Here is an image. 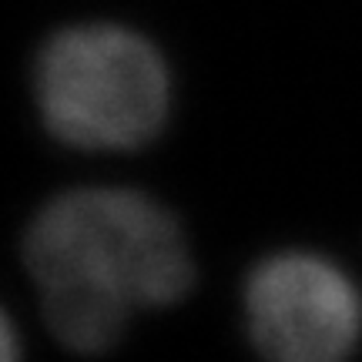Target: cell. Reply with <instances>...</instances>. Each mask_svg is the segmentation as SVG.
Masks as SVG:
<instances>
[{"instance_id": "cell-2", "label": "cell", "mask_w": 362, "mask_h": 362, "mask_svg": "<svg viewBox=\"0 0 362 362\" xmlns=\"http://www.w3.org/2000/svg\"><path fill=\"white\" fill-rule=\"evenodd\" d=\"M30 84L40 124L78 151H138L161 134L171 111L161 51L107 21L51 34L34 57Z\"/></svg>"}, {"instance_id": "cell-1", "label": "cell", "mask_w": 362, "mask_h": 362, "mask_svg": "<svg viewBox=\"0 0 362 362\" xmlns=\"http://www.w3.org/2000/svg\"><path fill=\"white\" fill-rule=\"evenodd\" d=\"M24 265L40 315L78 356H101L131 319L192 292L188 235L168 205L138 188H71L54 194L24 232Z\"/></svg>"}, {"instance_id": "cell-4", "label": "cell", "mask_w": 362, "mask_h": 362, "mask_svg": "<svg viewBox=\"0 0 362 362\" xmlns=\"http://www.w3.org/2000/svg\"><path fill=\"white\" fill-rule=\"evenodd\" d=\"M4 362H21V342H17V329L11 319L4 322Z\"/></svg>"}, {"instance_id": "cell-3", "label": "cell", "mask_w": 362, "mask_h": 362, "mask_svg": "<svg viewBox=\"0 0 362 362\" xmlns=\"http://www.w3.org/2000/svg\"><path fill=\"white\" fill-rule=\"evenodd\" d=\"M242 312L262 362H349L362 342V288L319 252H272L248 272Z\"/></svg>"}]
</instances>
